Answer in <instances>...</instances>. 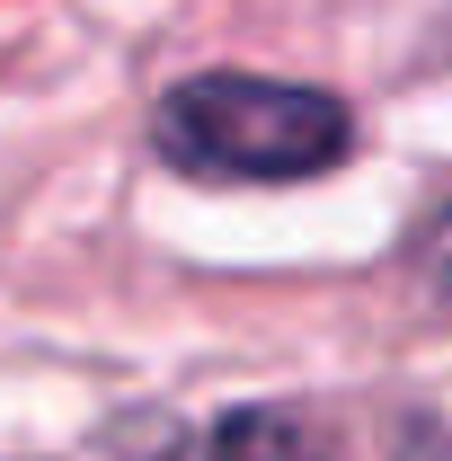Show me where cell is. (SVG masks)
Returning <instances> with one entry per match:
<instances>
[{"instance_id":"6da1fadb","label":"cell","mask_w":452,"mask_h":461,"mask_svg":"<svg viewBox=\"0 0 452 461\" xmlns=\"http://www.w3.org/2000/svg\"><path fill=\"white\" fill-rule=\"evenodd\" d=\"M151 142L195 177H320L346 160L355 115L329 89H302V80L204 71V80H177L160 98Z\"/></svg>"},{"instance_id":"7a4b0ae2","label":"cell","mask_w":452,"mask_h":461,"mask_svg":"<svg viewBox=\"0 0 452 461\" xmlns=\"http://www.w3.org/2000/svg\"><path fill=\"white\" fill-rule=\"evenodd\" d=\"M195 453H204V461H320L311 444H302V426H284V417H267V408L222 417V426H213Z\"/></svg>"},{"instance_id":"3957f363","label":"cell","mask_w":452,"mask_h":461,"mask_svg":"<svg viewBox=\"0 0 452 461\" xmlns=\"http://www.w3.org/2000/svg\"><path fill=\"white\" fill-rule=\"evenodd\" d=\"M417 276H426V293H444V302H452V213L426 230V249H417Z\"/></svg>"}]
</instances>
